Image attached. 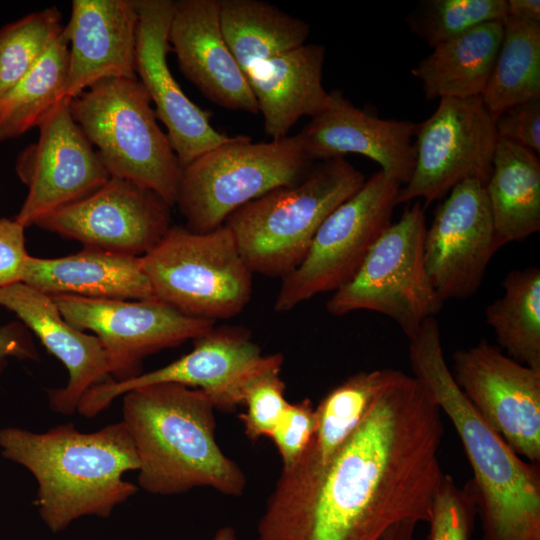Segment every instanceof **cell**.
Wrapping results in <instances>:
<instances>
[{
    "label": "cell",
    "instance_id": "cell-1",
    "mask_svg": "<svg viewBox=\"0 0 540 540\" xmlns=\"http://www.w3.org/2000/svg\"><path fill=\"white\" fill-rule=\"evenodd\" d=\"M443 433L426 387L401 371L325 463L305 450L282 467L258 540H378L397 522H428Z\"/></svg>",
    "mask_w": 540,
    "mask_h": 540
},
{
    "label": "cell",
    "instance_id": "cell-2",
    "mask_svg": "<svg viewBox=\"0 0 540 540\" xmlns=\"http://www.w3.org/2000/svg\"><path fill=\"white\" fill-rule=\"evenodd\" d=\"M408 341L413 376L450 419L471 466L481 540H540V464L520 457L464 396L434 317Z\"/></svg>",
    "mask_w": 540,
    "mask_h": 540
},
{
    "label": "cell",
    "instance_id": "cell-3",
    "mask_svg": "<svg viewBox=\"0 0 540 540\" xmlns=\"http://www.w3.org/2000/svg\"><path fill=\"white\" fill-rule=\"evenodd\" d=\"M0 448L4 458L36 479V505L54 533L83 516L109 517L138 490L123 478L139 468L123 421L88 433L72 423L42 433L7 427L0 430Z\"/></svg>",
    "mask_w": 540,
    "mask_h": 540
},
{
    "label": "cell",
    "instance_id": "cell-4",
    "mask_svg": "<svg viewBox=\"0 0 540 540\" xmlns=\"http://www.w3.org/2000/svg\"><path fill=\"white\" fill-rule=\"evenodd\" d=\"M122 396V421L137 453L140 488L164 496L199 487L226 496L244 493L246 477L217 443L215 408L204 391L159 383Z\"/></svg>",
    "mask_w": 540,
    "mask_h": 540
},
{
    "label": "cell",
    "instance_id": "cell-5",
    "mask_svg": "<svg viewBox=\"0 0 540 540\" xmlns=\"http://www.w3.org/2000/svg\"><path fill=\"white\" fill-rule=\"evenodd\" d=\"M364 182L343 157L321 161L300 181L238 208L224 225L253 274L283 279L303 261L324 220Z\"/></svg>",
    "mask_w": 540,
    "mask_h": 540
},
{
    "label": "cell",
    "instance_id": "cell-6",
    "mask_svg": "<svg viewBox=\"0 0 540 540\" xmlns=\"http://www.w3.org/2000/svg\"><path fill=\"white\" fill-rule=\"evenodd\" d=\"M69 108L110 177L176 204L182 167L138 79L101 80L70 99Z\"/></svg>",
    "mask_w": 540,
    "mask_h": 540
},
{
    "label": "cell",
    "instance_id": "cell-7",
    "mask_svg": "<svg viewBox=\"0 0 540 540\" xmlns=\"http://www.w3.org/2000/svg\"><path fill=\"white\" fill-rule=\"evenodd\" d=\"M312 163L298 135L268 142L239 135L182 168L175 205L186 228L210 232L243 205L303 179Z\"/></svg>",
    "mask_w": 540,
    "mask_h": 540
},
{
    "label": "cell",
    "instance_id": "cell-8",
    "mask_svg": "<svg viewBox=\"0 0 540 540\" xmlns=\"http://www.w3.org/2000/svg\"><path fill=\"white\" fill-rule=\"evenodd\" d=\"M141 261L155 298L188 316L229 319L252 296L253 273L225 225L206 233L171 226Z\"/></svg>",
    "mask_w": 540,
    "mask_h": 540
},
{
    "label": "cell",
    "instance_id": "cell-9",
    "mask_svg": "<svg viewBox=\"0 0 540 540\" xmlns=\"http://www.w3.org/2000/svg\"><path fill=\"white\" fill-rule=\"evenodd\" d=\"M425 208L416 200L384 230L352 278L329 298L331 315L377 312L395 321L409 338L441 310L443 301L424 261Z\"/></svg>",
    "mask_w": 540,
    "mask_h": 540
},
{
    "label": "cell",
    "instance_id": "cell-10",
    "mask_svg": "<svg viewBox=\"0 0 540 540\" xmlns=\"http://www.w3.org/2000/svg\"><path fill=\"white\" fill-rule=\"evenodd\" d=\"M401 186L380 170L340 204L317 230L300 265L282 279L275 311L288 312L348 282L392 223Z\"/></svg>",
    "mask_w": 540,
    "mask_h": 540
},
{
    "label": "cell",
    "instance_id": "cell-11",
    "mask_svg": "<svg viewBox=\"0 0 540 540\" xmlns=\"http://www.w3.org/2000/svg\"><path fill=\"white\" fill-rule=\"evenodd\" d=\"M283 361L279 353L263 355L245 329L214 326L194 339L189 353L161 368L126 381L108 379L93 386L81 397L76 411L92 418L128 391L177 383L204 391L215 410L232 412L242 404L246 385L262 371Z\"/></svg>",
    "mask_w": 540,
    "mask_h": 540
},
{
    "label": "cell",
    "instance_id": "cell-12",
    "mask_svg": "<svg viewBox=\"0 0 540 540\" xmlns=\"http://www.w3.org/2000/svg\"><path fill=\"white\" fill-rule=\"evenodd\" d=\"M497 141L481 97L440 99L434 113L418 124L415 166L400 188L398 205L419 200L427 207L470 179L486 185Z\"/></svg>",
    "mask_w": 540,
    "mask_h": 540
},
{
    "label": "cell",
    "instance_id": "cell-13",
    "mask_svg": "<svg viewBox=\"0 0 540 540\" xmlns=\"http://www.w3.org/2000/svg\"><path fill=\"white\" fill-rule=\"evenodd\" d=\"M63 318L99 339L114 381L141 374L142 361L160 350L194 340L215 322L188 316L158 299H95L52 295Z\"/></svg>",
    "mask_w": 540,
    "mask_h": 540
},
{
    "label": "cell",
    "instance_id": "cell-14",
    "mask_svg": "<svg viewBox=\"0 0 540 540\" xmlns=\"http://www.w3.org/2000/svg\"><path fill=\"white\" fill-rule=\"evenodd\" d=\"M450 371L476 412L520 457L540 464V370L482 339L456 350Z\"/></svg>",
    "mask_w": 540,
    "mask_h": 540
},
{
    "label": "cell",
    "instance_id": "cell-15",
    "mask_svg": "<svg viewBox=\"0 0 540 540\" xmlns=\"http://www.w3.org/2000/svg\"><path fill=\"white\" fill-rule=\"evenodd\" d=\"M39 138L18 156L16 173L28 188L14 218L23 227L80 200L110 175L72 117L69 100L58 102L38 124Z\"/></svg>",
    "mask_w": 540,
    "mask_h": 540
},
{
    "label": "cell",
    "instance_id": "cell-16",
    "mask_svg": "<svg viewBox=\"0 0 540 540\" xmlns=\"http://www.w3.org/2000/svg\"><path fill=\"white\" fill-rule=\"evenodd\" d=\"M35 225L84 247L142 257L171 227V206L149 189L110 177L90 195L49 213Z\"/></svg>",
    "mask_w": 540,
    "mask_h": 540
},
{
    "label": "cell",
    "instance_id": "cell-17",
    "mask_svg": "<svg viewBox=\"0 0 540 540\" xmlns=\"http://www.w3.org/2000/svg\"><path fill=\"white\" fill-rule=\"evenodd\" d=\"M447 195L424 236L426 271L443 302L473 295L499 249L485 184L466 180Z\"/></svg>",
    "mask_w": 540,
    "mask_h": 540
},
{
    "label": "cell",
    "instance_id": "cell-18",
    "mask_svg": "<svg viewBox=\"0 0 540 540\" xmlns=\"http://www.w3.org/2000/svg\"><path fill=\"white\" fill-rule=\"evenodd\" d=\"M173 5L172 0H137L136 75L155 105L157 119L165 125L183 168L236 136L216 130L210 114L185 95L170 71L168 31Z\"/></svg>",
    "mask_w": 540,
    "mask_h": 540
},
{
    "label": "cell",
    "instance_id": "cell-19",
    "mask_svg": "<svg viewBox=\"0 0 540 540\" xmlns=\"http://www.w3.org/2000/svg\"><path fill=\"white\" fill-rule=\"evenodd\" d=\"M330 93V104L297 134L309 158L321 162L360 154L405 185L415 166L418 124L379 118L353 105L340 91Z\"/></svg>",
    "mask_w": 540,
    "mask_h": 540
},
{
    "label": "cell",
    "instance_id": "cell-20",
    "mask_svg": "<svg viewBox=\"0 0 540 540\" xmlns=\"http://www.w3.org/2000/svg\"><path fill=\"white\" fill-rule=\"evenodd\" d=\"M137 0H73L64 32L70 100L108 78L137 79Z\"/></svg>",
    "mask_w": 540,
    "mask_h": 540
},
{
    "label": "cell",
    "instance_id": "cell-21",
    "mask_svg": "<svg viewBox=\"0 0 540 540\" xmlns=\"http://www.w3.org/2000/svg\"><path fill=\"white\" fill-rule=\"evenodd\" d=\"M168 41L180 71L209 101L229 110L259 112L223 37L219 0L174 1Z\"/></svg>",
    "mask_w": 540,
    "mask_h": 540
},
{
    "label": "cell",
    "instance_id": "cell-22",
    "mask_svg": "<svg viewBox=\"0 0 540 540\" xmlns=\"http://www.w3.org/2000/svg\"><path fill=\"white\" fill-rule=\"evenodd\" d=\"M0 306L14 312L68 371L65 387L48 390L52 411L72 415L90 388L108 380L107 357L99 339L67 323L50 295L17 282L0 288Z\"/></svg>",
    "mask_w": 540,
    "mask_h": 540
},
{
    "label": "cell",
    "instance_id": "cell-23",
    "mask_svg": "<svg viewBox=\"0 0 540 540\" xmlns=\"http://www.w3.org/2000/svg\"><path fill=\"white\" fill-rule=\"evenodd\" d=\"M325 47L303 44L260 60L243 72L271 139L286 137L303 116L313 117L331 101L322 84Z\"/></svg>",
    "mask_w": 540,
    "mask_h": 540
},
{
    "label": "cell",
    "instance_id": "cell-24",
    "mask_svg": "<svg viewBox=\"0 0 540 540\" xmlns=\"http://www.w3.org/2000/svg\"><path fill=\"white\" fill-rule=\"evenodd\" d=\"M50 296L74 295L95 299H156L141 257L84 247L59 258L28 256L21 277Z\"/></svg>",
    "mask_w": 540,
    "mask_h": 540
},
{
    "label": "cell",
    "instance_id": "cell-25",
    "mask_svg": "<svg viewBox=\"0 0 540 540\" xmlns=\"http://www.w3.org/2000/svg\"><path fill=\"white\" fill-rule=\"evenodd\" d=\"M500 248L540 229V160L534 151L498 139L485 185Z\"/></svg>",
    "mask_w": 540,
    "mask_h": 540
},
{
    "label": "cell",
    "instance_id": "cell-26",
    "mask_svg": "<svg viewBox=\"0 0 540 540\" xmlns=\"http://www.w3.org/2000/svg\"><path fill=\"white\" fill-rule=\"evenodd\" d=\"M503 34V20L482 24L443 42L412 69L427 100L480 97Z\"/></svg>",
    "mask_w": 540,
    "mask_h": 540
},
{
    "label": "cell",
    "instance_id": "cell-27",
    "mask_svg": "<svg viewBox=\"0 0 540 540\" xmlns=\"http://www.w3.org/2000/svg\"><path fill=\"white\" fill-rule=\"evenodd\" d=\"M219 20L242 72L254 62L305 44L310 34L308 23L260 0H219Z\"/></svg>",
    "mask_w": 540,
    "mask_h": 540
},
{
    "label": "cell",
    "instance_id": "cell-28",
    "mask_svg": "<svg viewBox=\"0 0 540 540\" xmlns=\"http://www.w3.org/2000/svg\"><path fill=\"white\" fill-rule=\"evenodd\" d=\"M481 99L492 119L540 99V22L506 16L500 47Z\"/></svg>",
    "mask_w": 540,
    "mask_h": 540
},
{
    "label": "cell",
    "instance_id": "cell-29",
    "mask_svg": "<svg viewBox=\"0 0 540 540\" xmlns=\"http://www.w3.org/2000/svg\"><path fill=\"white\" fill-rule=\"evenodd\" d=\"M503 288L486 307V320L512 359L540 370V269L510 271Z\"/></svg>",
    "mask_w": 540,
    "mask_h": 540
},
{
    "label": "cell",
    "instance_id": "cell-30",
    "mask_svg": "<svg viewBox=\"0 0 540 540\" xmlns=\"http://www.w3.org/2000/svg\"><path fill=\"white\" fill-rule=\"evenodd\" d=\"M401 371L385 368L351 375L331 389L315 407L316 429L306 449L325 463L355 432L381 392Z\"/></svg>",
    "mask_w": 540,
    "mask_h": 540
},
{
    "label": "cell",
    "instance_id": "cell-31",
    "mask_svg": "<svg viewBox=\"0 0 540 540\" xmlns=\"http://www.w3.org/2000/svg\"><path fill=\"white\" fill-rule=\"evenodd\" d=\"M64 29L37 64L0 98V141L37 127L62 99L68 71Z\"/></svg>",
    "mask_w": 540,
    "mask_h": 540
},
{
    "label": "cell",
    "instance_id": "cell-32",
    "mask_svg": "<svg viewBox=\"0 0 540 540\" xmlns=\"http://www.w3.org/2000/svg\"><path fill=\"white\" fill-rule=\"evenodd\" d=\"M63 29L56 7L32 12L0 29V98L37 64Z\"/></svg>",
    "mask_w": 540,
    "mask_h": 540
},
{
    "label": "cell",
    "instance_id": "cell-33",
    "mask_svg": "<svg viewBox=\"0 0 540 540\" xmlns=\"http://www.w3.org/2000/svg\"><path fill=\"white\" fill-rule=\"evenodd\" d=\"M505 17L506 0H428L408 15L407 23L414 34L433 48Z\"/></svg>",
    "mask_w": 540,
    "mask_h": 540
},
{
    "label": "cell",
    "instance_id": "cell-34",
    "mask_svg": "<svg viewBox=\"0 0 540 540\" xmlns=\"http://www.w3.org/2000/svg\"><path fill=\"white\" fill-rule=\"evenodd\" d=\"M283 363L273 365L256 375L244 388L239 415L247 438L256 442L270 435L288 405L285 384L280 378Z\"/></svg>",
    "mask_w": 540,
    "mask_h": 540
},
{
    "label": "cell",
    "instance_id": "cell-35",
    "mask_svg": "<svg viewBox=\"0 0 540 540\" xmlns=\"http://www.w3.org/2000/svg\"><path fill=\"white\" fill-rule=\"evenodd\" d=\"M471 481L459 487L444 474L435 493L428 520V540H470L476 518Z\"/></svg>",
    "mask_w": 540,
    "mask_h": 540
},
{
    "label": "cell",
    "instance_id": "cell-36",
    "mask_svg": "<svg viewBox=\"0 0 540 540\" xmlns=\"http://www.w3.org/2000/svg\"><path fill=\"white\" fill-rule=\"evenodd\" d=\"M316 429L315 408L309 399L288 403L268 438L274 443L283 467L296 462L308 448Z\"/></svg>",
    "mask_w": 540,
    "mask_h": 540
},
{
    "label": "cell",
    "instance_id": "cell-37",
    "mask_svg": "<svg viewBox=\"0 0 540 540\" xmlns=\"http://www.w3.org/2000/svg\"><path fill=\"white\" fill-rule=\"evenodd\" d=\"M498 139L540 153V99L520 103L502 112L494 121Z\"/></svg>",
    "mask_w": 540,
    "mask_h": 540
},
{
    "label": "cell",
    "instance_id": "cell-38",
    "mask_svg": "<svg viewBox=\"0 0 540 540\" xmlns=\"http://www.w3.org/2000/svg\"><path fill=\"white\" fill-rule=\"evenodd\" d=\"M24 230L15 219L0 218V288L21 282L29 256Z\"/></svg>",
    "mask_w": 540,
    "mask_h": 540
},
{
    "label": "cell",
    "instance_id": "cell-39",
    "mask_svg": "<svg viewBox=\"0 0 540 540\" xmlns=\"http://www.w3.org/2000/svg\"><path fill=\"white\" fill-rule=\"evenodd\" d=\"M10 357L19 360H37L38 353L27 327L11 322L0 327V373Z\"/></svg>",
    "mask_w": 540,
    "mask_h": 540
},
{
    "label": "cell",
    "instance_id": "cell-40",
    "mask_svg": "<svg viewBox=\"0 0 540 540\" xmlns=\"http://www.w3.org/2000/svg\"><path fill=\"white\" fill-rule=\"evenodd\" d=\"M506 16L529 22H540L539 0H506Z\"/></svg>",
    "mask_w": 540,
    "mask_h": 540
},
{
    "label": "cell",
    "instance_id": "cell-41",
    "mask_svg": "<svg viewBox=\"0 0 540 540\" xmlns=\"http://www.w3.org/2000/svg\"><path fill=\"white\" fill-rule=\"evenodd\" d=\"M417 522L404 520L388 528L378 540H417L415 529Z\"/></svg>",
    "mask_w": 540,
    "mask_h": 540
},
{
    "label": "cell",
    "instance_id": "cell-42",
    "mask_svg": "<svg viewBox=\"0 0 540 540\" xmlns=\"http://www.w3.org/2000/svg\"><path fill=\"white\" fill-rule=\"evenodd\" d=\"M210 540H238L235 530L230 526L219 528Z\"/></svg>",
    "mask_w": 540,
    "mask_h": 540
}]
</instances>
